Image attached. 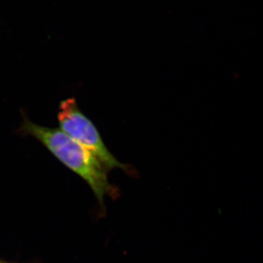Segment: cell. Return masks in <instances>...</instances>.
Instances as JSON below:
<instances>
[{"label": "cell", "instance_id": "obj_1", "mask_svg": "<svg viewBox=\"0 0 263 263\" xmlns=\"http://www.w3.org/2000/svg\"><path fill=\"white\" fill-rule=\"evenodd\" d=\"M20 132L41 142L57 160L84 180L94 193L103 212L105 209V196L114 199L119 197V189L109 181L108 171L103 164L61 129L38 125L24 118Z\"/></svg>", "mask_w": 263, "mask_h": 263}, {"label": "cell", "instance_id": "obj_2", "mask_svg": "<svg viewBox=\"0 0 263 263\" xmlns=\"http://www.w3.org/2000/svg\"><path fill=\"white\" fill-rule=\"evenodd\" d=\"M58 121L60 129L89 151L107 171L119 168L129 175H135L130 165L117 160L104 143L93 122L79 108L74 98L67 99L59 107Z\"/></svg>", "mask_w": 263, "mask_h": 263}, {"label": "cell", "instance_id": "obj_3", "mask_svg": "<svg viewBox=\"0 0 263 263\" xmlns=\"http://www.w3.org/2000/svg\"><path fill=\"white\" fill-rule=\"evenodd\" d=\"M0 263H13V262H7V261H3V260H2V259H0Z\"/></svg>", "mask_w": 263, "mask_h": 263}]
</instances>
